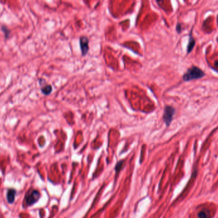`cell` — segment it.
I'll return each instance as SVG.
<instances>
[{
	"mask_svg": "<svg viewBox=\"0 0 218 218\" xmlns=\"http://www.w3.org/2000/svg\"><path fill=\"white\" fill-rule=\"evenodd\" d=\"M205 76L206 73L204 71L202 70L199 67L193 65L190 68H187L182 76V79L184 81H190L201 79Z\"/></svg>",
	"mask_w": 218,
	"mask_h": 218,
	"instance_id": "6da1fadb",
	"label": "cell"
},
{
	"mask_svg": "<svg viewBox=\"0 0 218 218\" xmlns=\"http://www.w3.org/2000/svg\"><path fill=\"white\" fill-rule=\"evenodd\" d=\"M176 113V109L171 106H166L164 108L163 119L167 127H168L172 120L174 114Z\"/></svg>",
	"mask_w": 218,
	"mask_h": 218,
	"instance_id": "7a4b0ae2",
	"label": "cell"
},
{
	"mask_svg": "<svg viewBox=\"0 0 218 218\" xmlns=\"http://www.w3.org/2000/svg\"><path fill=\"white\" fill-rule=\"evenodd\" d=\"M40 197V193L36 190H33L29 193L26 196V203L27 205H31L38 200Z\"/></svg>",
	"mask_w": 218,
	"mask_h": 218,
	"instance_id": "3957f363",
	"label": "cell"
},
{
	"mask_svg": "<svg viewBox=\"0 0 218 218\" xmlns=\"http://www.w3.org/2000/svg\"><path fill=\"white\" fill-rule=\"evenodd\" d=\"M79 43L82 55L84 56L88 53V51L90 50L89 39L86 36H82L79 38Z\"/></svg>",
	"mask_w": 218,
	"mask_h": 218,
	"instance_id": "277c9868",
	"label": "cell"
},
{
	"mask_svg": "<svg viewBox=\"0 0 218 218\" xmlns=\"http://www.w3.org/2000/svg\"><path fill=\"white\" fill-rule=\"evenodd\" d=\"M192 33H193V29L191 30V32L190 33V35H189L188 44H187V54H190L192 51V50L193 49V48H194V47L195 46V43H196L195 39L193 37Z\"/></svg>",
	"mask_w": 218,
	"mask_h": 218,
	"instance_id": "5b68a950",
	"label": "cell"
},
{
	"mask_svg": "<svg viewBox=\"0 0 218 218\" xmlns=\"http://www.w3.org/2000/svg\"><path fill=\"white\" fill-rule=\"evenodd\" d=\"M16 191L13 190V189H10V190H8V193H7V200L9 203H13L15 199V195H16Z\"/></svg>",
	"mask_w": 218,
	"mask_h": 218,
	"instance_id": "8992f818",
	"label": "cell"
},
{
	"mask_svg": "<svg viewBox=\"0 0 218 218\" xmlns=\"http://www.w3.org/2000/svg\"><path fill=\"white\" fill-rule=\"evenodd\" d=\"M41 91L43 95H48L51 94V93L52 92V87L51 85H46L44 87H42V88L41 89Z\"/></svg>",
	"mask_w": 218,
	"mask_h": 218,
	"instance_id": "52a82bcc",
	"label": "cell"
},
{
	"mask_svg": "<svg viewBox=\"0 0 218 218\" xmlns=\"http://www.w3.org/2000/svg\"><path fill=\"white\" fill-rule=\"evenodd\" d=\"M198 218H211V214L209 211L206 209L202 210L198 214Z\"/></svg>",
	"mask_w": 218,
	"mask_h": 218,
	"instance_id": "ba28073f",
	"label": "cell"
},
{
	"mask_svg": "<svg viewBox=\"0 0 218 218\" xmlns=\"http://www.w3.org/2000/svg\"><path fill=\"white\" fill-rule=\"evenodd\" d=\"M2 30L3 32L5 33V37H6V38H8V35H9V34H10V30H8V29L6 26H3L2 27Z\"/></svg>",
	"mask_w": 218,
	"mask_h": 218,
	"instance_id": "9c48e42d",
	"label": "cell"
},
{
	"mask_svg": "<svg viewBox=\"0 0 218 218\" xmlns=\"http://www.w3.org/2000/svg\"><path fill=\"white\" fill-rule=\"evenodd\" d=\"M123 161H121L119 162V163L117 164V165H116V166H115L116 175H117L118 172L120 171V170H121V167L123 166Z\"/></svg>",
	"mask_w": 218,
	"mask_h": 218,
	"instance_id": "30bf717a",
	"label": "cell"
},
{
	"mask_svg": "<svg viewBox=\"0 0 218 218\" xmlns=\"http://www.w3.org/2000/svg\"><path fill=\"white\" fill-rule=\"evenodd\" d=\"M176 31H177V33H181V32H182V26H181V24L179 23H178L177 24V26H176Z\"/></svg>",
	"mask_w": 218,
	"mask_h": 218,
	"instance_id": "8fae6325",
	"label": "cell"
},
{
	"mask_svg": "<svg viewBox=\"0 0 218 218\" xmlns=\"http://www.w3.org/2000/svg\"><path fill=\"white\" fill-rule=\"evenodd\" d=\"M215 65H216V66H218V62H217L215 63Z\"/></svg>",
	"mask_w": 218,
	"mask_h": 218,
	"instance_id": "7c38bea8",
	"label": "cell"
}]
</instances>
